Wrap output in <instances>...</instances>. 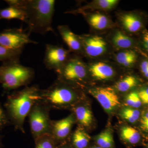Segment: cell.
Returning <instances> with one entry per match:
<instances>
[{
  "label": "cell",
  "mask_w": 148,
  "mask_h": 148,
  "mask_svg": "<svg viewBox=\"0 0 148 148\" xmlns=\"http://www.w3.org/2000/svg\"><path fill=\"white\" fill-rule=\"evenodd\" d=\"M50 110L39 101L32 108L28 117L30 130L34 140L44 134L49 133L52 121L49 116Z\"/></svg>",
  "instance_id": "obj_5"
},
{
  "label": "cell",
  "mask_w": 148,
  "mask_h": 148,
  "mask_svg": "<svg viewBox=\"0 0 148 148\" xmlns=\"http://www.w3.org/2000/svg\"><path fill=\"white\" fill-rule=\"evenodd\" d=\"M122 118L131 123H134L138 120L140 116V112L138 110L133 108H124L121 112Z\"/></svg>",
  "instance_id": "obj_25"
},
{
  "label": "cell",
  "mask_w": 148,
  "mask_h": 148,
  "mask_svg": "<svg viewBox=\"0 0 148 148\" xmlns=\"http://www.w3.org/2000/svg\"><path fill=\"white\" fill-rule=\"evenodd\" d=\"M88 21L93 28L98 30L106 29L109 23L108 19L107 16L101 13L91 14L88 17Z\"/></svg>",
  "instance_id": "obj_20"
},
{
  "label": "cell",
  "mask_w": 148,
  "mask_h": 148,
  "mask_svg": "<svg viewBox=\"0 0 148 148\" xmlns=\"http://www.w3.org/2000/svg\"><path fill=\"white\" fill-rule=\"evenodd\" d=\"M69 52L62 47L52 44L46 45L44 63L49 70L58 71L69 60Z\"/></svg>",
  "instance_id": "obj_8"
},
{
  "label": "cell",
  "mask_w": 148,
  "mask_h": 148,
  "mask_svg": "<svg viewBox=\"0 0 148 148\" xmlns=\"http://www.w3.org/2000/svg\"><path fill=\"white\" fill-rule=\"evenodd\" d=\"M140 123L142 129L148 132V110L145 112L142 115Z\"/></svg>",
  "instance_id": "obj_31"
},
{
  "label": "cell",
  "mask_w": 148,
  "mask_h": 148,
  "mask_svg": "<svg viewBox=\"0 0 148 148\" xmlns=\"http://www.w3.org/2000/svg\"><path fill=\"white\" fill-rule=\"evenodd\" d=\"M37 42L30 38L29 34L21 29H7L0 32V45L15 51H22L28 44Z\"/></svg>",
  "instance_id": "obj_7"
},
{
  "label": "cell",
  "mask_w": 148,
  "mask_h": 148,
  "mask_svg": "<svg viewBox=\"0 0 148 148\" xmlns=\"http://www.w3.org/2000/svg\"><path fill=\"white\" fill-rule=\"evenodd\" d=\"M80 101L71 110L75 116L76 122L79 125V127L84 128L91 125L93 118L92 112L88 107Z\"/></svg>",
  "instance_id": "obj_12"
},
{
  "label": "cell",
  "mask_w": 148,
  "mask_h": 148,
  "mask_svg": "<svg viewBox=\"0 0 148 148\" xmlns=\"http://www.w3.org/2000/svg\"><path fill=\"white\" fill-rule=\"evenodd\" d=\"M35 148H56L57 145L50 133H47L35 139Z\"/></svg>",
  "instance_id": "obj_22"
},
{
  "label": "cell",
  "mask_w": 148,
  "mask_h": 148,
  "mask_svg": "<svg viewBox=\"0 0 148 148\" xmlns=\"http://www.w3.org/2000/svg\"><path fill=\"white\" fill-rule=\"evenodd\" d=\"M95 145L102 148H116L112 133L107 129L96 136L94 138Z\"/></svg>",
  "instance_id": "obj_17"
},
{
  "label": "cell",
  "mask_w": 148,
  "mask_h": 148,
  "mask_svg": "<svg viewBox=\"0 0 148 148\" xmlns=\"http://www.w3.org/2000/svg\"><path fill=\"white\" fill-rule=\"evenodd\" d=\"M79 38L83 48L86 54L91 57L102 55L106 50L107 44L102 37L95 36Z\"/></svg>",
  "instance_id": "obj_11"
},
{
  "label": "cell",
  "mask_w": 148,
  "mask_h": 148,
  "mask_svg": "<svg viewBox=\"0 0 148 148\" xmlns=\"http://www.w3.org/2000/svg\"><path fill=\"white\" fill-rule=\"evenodd\" d=\"M120 136L122 140L129 146L136 145L140 143L141 136L139 132L132 127L125 126L121 129Z\"/></svg>",
  "instance_id": "obj_16"
},
{
  "label": "cell",
  "mask_w": 148,
  "mask_h": 148,
  "mask_svg": "<svg viewBox=\"0 0 148 148\" xmlns=\"http://www.w3.org/2000/svg\"><path fill=\"white\" fill-rule=\"evenodd\" d=\"M3 138V136L2 135H0V148H1L3 147V144L2 143V139Z\"/></svg>",
  "instance_id": "obj_36"
},
{
  "label": "cell",
  "mask_w": 148,
  "mask_h": 148,
  "mask_svg": "<svg viewBox=\"0 0 148 148\" xmlns=\"http://www.w3.org/2000/svg\"><path fill=\"white\" fill-rule=\"evenodd\" d=\"M138 95L142 103L145 105L148 104V87L143 88L140 90Z\"/></svg>",
  "instance_id": "obj_30"
},
{
  "label": "cell",
  "mask_w": 148,
  "mask_h": 148,
  "mask_svg": "<svg viewBox=\"0 0 148 148\" xmlns=\"http://www.w3.org/2000/svg\"><path fill=\"white\" fill-rule=\"evenodd\" d=\"M146 148H148V143L147 144V146H146Z\"/></svg>",
  "instance_id": "obj_37"
},
{
  "label": "cell",
  "mask_w": 148,
  "mask_h": 148,
  "mask_svg": "<svg viewBox=\"0 0 148 148\" xmlns=\"http://www.w3.org/2000/svg\"><path fill=\"white\" fill-rule=\"evenodd\" d=\"M125 102L130 108L135 109L140 108L142 103L138 93L135 92L130 93L125 98Z\"/></svg>",
  "instance_id": "obj_27"
},
{
  "label": "cell",
  "mask_w": 148,
  "mask_h": 148,
  "mask_svg": "<svg viewBox=\"0 0 148 148\" xmlns=\"http://www.w3.org/2000/svg\"><path fill=\"white\" fill-rule=\"evenodd\" d=\"M75 123L73 113L63 119L51 121L49 133L57 145L68 141L72 127Z\"/></svg>",
  "instance_id": "obj_9"
},
{
  "label": "cell",
  "mask_w": 148,
  "mask_h": 148,
  "mask_svg": "<svg viewBox=\"0 0 148 148\" xmlns=\"http://www.w3.org/2000/svg\"><path fill=\"white\" fill-rule=\"evenodd\" d=\"M21 51L8 49L0 45V61H8L18 59Z\"/></svg>",
  "instance_id": "obj_26"
},
{
  "label": "cell",
  "mask_w": 148,
  "mask_h": 148,
  "mask_svg": "<svg viewBox=\"0 0 148 148\" xmlns=\"http://www.w3.org/2000/svg\"><path fill=\"white\" fill-rule=\"evenodd\" d=\"M88 148H102L101 147H99V146L97 145L94 144L93 145H90V146L88 147Z\"/></svg>",
  "instance_id": "obj_35"
},
{
  "label": "cell",
  "mask_w": 148,
  "mask_h": 148,
  "mask_svg": "<svg viewBox=\"0 0 148 148\" xmlns=\"http://www.w3.org/2000/svg\"><path fill=\"white\" fill-rule=\"evenodd\" d=\"M112 40L115 45L121 48H128L132 45V39L120 31H118L114 35Z\"/></svg>",
  "instance_id": "obj_24"
},
{
  "label": "cell",
  "mask_w": 148,
  "mask_h": 148,
  "mask_svg": "<svg viewBox=\"0 0 148 148\" xmlns=\"http://www.w3.org/2000/svg\"><path fill=\"white\" fill-rule=\"evenodd\" d=\"M118 2L116 0H99L97 1V5L99 8L106 10L113 8Z\"/></svg>",
  "instance_id": "obj_29"
},
{
  "label": "cell",
  "mask_w": 148,
  "mask_h": 148,
  "mask_svg": "<svg viewBox=\"0 0 148 148\" xmlns=\"http://www.w3.org/2000/svg\"><path fill=\"white\" fill-rule=\"evenodd\" d=\"M91 138L84 128L78 127L70 135L68 143L72 148H88Z\"/></svg>",
  "instance_id": "obj_14"
},
{
  "label": "cell",
  "mask_w": 148,
  "mask_h": 148,
  "mask_svg": "<svg viewBox=\"0 0 148 148\" xmlns=\"http://www.w3.org/2000/svg\"><path fill=\"white\" fill-rule=\"evenodd\" d=\"M121 21L125 29L130 32H138L142 27V22L140 19L132 14L123 15L122 16Z\"/></svg>",
  "instance_id": "obj_19"
},
{
  "label": "cell",
  "mask_w": 148,
  "mask_h": 148,
  "mask_svg": "<svg viewBox=\"0 0 148 148\" xmlns=\"http://www.w3.org/2000/svg\"><path fill=\"white\" fill-rule=\"evenodd\" d=\"M56 148H72L68 141L58 145Z\"/></svg>",
  "instance_id": "obj_33"
},
{
  "label": "cell",
  "mask_w": 148,
  "mask_h": 148,
  "mask_svg": "<svg viewBox=\"0 0 148 148\" xmlns=\"http://www.w3.org/2000/svg\"><path fill=\"white\" fill-rule=\"evenodd\" d=\"M140 69L144 76L148 79V61L145 60L141 63Z\"/></svg>",
  "instance_id": "obj_32"
},
{
  "label": "cell",
  "mask_w": 148,
  "mask_h": 148,
  "mask_svg": "<svg viewBox=\"0 0 148 148\" xmlns=\"http://www.w3.org/2000/svg\"><path fill=\"white\" fill-rule=\"evenodd\" d=\"M58 29L64 42L71 50L77 52L82 51L83 47L79 37L74 34L67 26H59Z\"/></svg>",
  "instance_id": "obj_13"
},
{
  "label": "cell",
  "mask_w": 148,
  "mask_h": 148,
  "mask_svg": "<svg viewBox=\"0 0 148 148\" xmlns=\"http://www.w3.org/2000/svg\"><path fill=\"white\" fill-rule=\"evenodd\" d=\"M34 75L33 69L21 65L18 59L5 61L0 66V83L6 91L27 86Z\"/></svg>",
  "instance_id": "obj_4"
},
{
  "label": "cell",
  "mask_w": 148,
  "mask_h": 148,
  "mask_svg": "<svg viewBox=\"0 0 148 148\" xmlns=\"http://www.w3.org/2000/svg\"><path fill=\"white\" fill-rule=\"evenodd\" d=\"M137 82V79L135 77L127 76L117 82L115 87L120 92H126L136 86Z\"/></svg>",
  "instance_id": "obj_23"
},
{
  "label": "cell",
  "mask_w": 148,
  "mask_h": 148,
  "mask_svg": "<svg viewBox=\"0 0 148 148\" xmlns=\"http://www.w3.org/2000/svg\"><path fill=\"white\" fill-rule=\"evenodd\" d=\"M136 54L132 51H122L117 54L116 60L119 64L125 67H129L135 62Z\"/></svg>",
  "instance_id": "obj_21"
},
{
  "label": "cell",
  "mask_w": 148,
  "mask_h": 148,
  "mask_svg": "<svg viewBox=\"0 0 148 148\" xmlns=\"http://www.w3.org/2000/svg\"><path fill=\"white\" fill-rule=\"evenodd\" d=\"M40 90L37 85L26 86L8 96L5 109L11 123L16 130L25 133V119L34 105L39 101Z\"/></svg>",
  "instance_id": "obj_2"
},
{
  "label": "cell",
  "mask_w": 148,
  "mask_h": 148,
  "mask_svg": "<svg viewBox=\"0 0 148 148\" xmlns=\"http://www.w3.org/2000/svg\"><path fill=\"white\" fill-rule=\"evenodd\" d=\"M81 99L80 93L76 89L57 79L47 88L41 89L39 102L50 110H71Z\"/></svg>",
  "instance_id": "obj_3"
},
{
  "label": "cell",
  "mask_w": 148,
  "mask_h": 148,
  "mask_svg": "<svg viewBox=\"0 0 148 148\" xmlns=\"http://www.w3.org/2000/svg\"><path fill=\"white\" fill-rule=\"evenodd\" d=\"M0 18L8 20L17 19L24 22L25 14L21 9L9 6L6 8L0 9Z\"/></svg>",
  "instance_id": "obj_18"
},
{
  "label": "cell",
  "mask_w": 148,
  "mask_h": 148,
  "mask_svg": "<svg viewBox=\"0 0 148 148\" xmlns=\"http://www.w3.org/2000/svg\"><path fill=\"white\" fill-rule=\"evenodd\" d=\"M58 79L70 83H79L83 82L87 76L86 67L77 58H70L60 70L56 72Z\"/></svg>",
  "instance_id": "obj_6"
},
{
  "label": "cell",
  "mask_w": 148,
  "mask_h": 148,
  "mask_svg": "<svg viewBox=\"0 0 148 148\" xmlns=\"http://www.w3.org/2000/svg\"><path fill=\"white\" fill-rule=\"evenodd\" d=\"M88 92L108 112L113 111L120 104L118 96L111 88H95L89 89Z\"/></svg>",
  "instance_id": "obj_10"
},
{
  "label": "cell",
  "mask_w": 148,
  "mask_h": 148,
  "mask_svg": "<svg viewBox=\"0 0 148 148\" xmlns=\"http://www.w3.org/2000/svg\"><path fill=\"white\" fill-rule=\"evenodd\" d=\"M9 6L21 9L25 14L24 22L29 33L45 35L54 33L52 27L55 1L54 0H8Z\"/></svg>",
  "instance_id": "obj_1"
},
{
  "label": "cell",
  "mask_w": 148,
  "mask_h": 148,
  "mask_svg": "<svg viewBox=\"0 0 148 148\" xmlns=\"http://www.w3.org/2000/svg\"><path fill=\"white\" fill-rule=\"evenodd\" d=\"M90 71L93 77L101 80L109 79L114 74L112 68L103 62H98L90 66Z\"/></svg>",
  "instance_id": "obj_15"
},
{
  "label": "cell",
  "mask_w": 148,
  "mask_h": 148,
  "mask_svg": "<svg viewBox=\"0 0 148 148\" xmlns=\"http://www.w3.org/2000/svg\"><path fill=\"white\" fill-rule=\"evenodd\" d=\"M143 41H144L145 47L148 51V33L145 34L144 35L143 37Z\"/></svg>",
  "instance_id": "obj_34"
},
{
  "label": "cell",
  "mask_w": 148,
  "mask_h": 148,
  "mask_svg": "<svg viewBox=\"0 0 148 148\" xmlns=\"http://www.w3.org/2000/svg\"><path fill=\"white\" fill-rule=\"evenodd\" d=\"M10 124L11 123L5 109L3 108L0 103V131Z\"/></svg>",
  "instance_id": "obj_28"
}]
</instances>
